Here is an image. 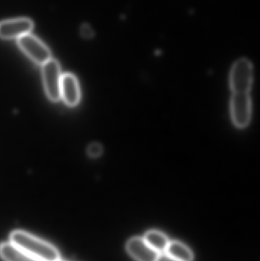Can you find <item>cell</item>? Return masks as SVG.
<instances>
[{"label": "cell", "instance_id": "obj_3", "mask_svg": "<svg viewBox=\"0 0 260 261\" xmlns=\"http://www.w3.org/2000/svg\"><path fill=\"white\" fill-rule=\"evenodd\" d=\"M42 77L47 97L53 102L61 99V70L59 62L50 58L42 65Z\"/></svg>", "mask_w": 260, "mask_h": 261}, {"label": "cell", "instance_id": "obj_1", "mask_svg": "<svg viewBox=\"0 0 260 261\" xmlns=\"http://www.w3.org/2000/svg\"><path fill=\"white\" fill-rule=\"evenodd\" d=\"M9 242L40 261H59L61 254L52 244L27 231L15 230L9 236Z\"/></svg>", "mask_w": 260, "mask_h": 261}, {"label": "cell", "instance_id": "obj_9", "mask_svg": "<svg viewBox=\"0 0 260 261\" xmlns=\"http://www.w3.org/2000/svg\"><path fill=\"white\" fill-rule=\"evenodd\" d=\"M0 257L3 261H40L9 242L0 244Z\"/></svg>", "mask_w": 260, "mask_h": 261}, {"label": "cell", "instance_id": "obj_15", "mask_svg": "<svg viewBox=\"0 0 260 261\" xmlns=\"http://www.w3.org/2000/svg\"><path fill=\"white\" fill-rule=\"evenodd\" d=\"M59 261H67V260H60Z\"/></svg>", "mask_w": 260, "mask_h": 261}, {"label": "cell", "instance_id": "obj_4", "mask_svg": "<svg viewBox=\"0 0 260 261\" xmlns=\"http://www.w3.org/2000/svg\"><path fill=\"white\" fill-rule=\"evenodd\" d=\"M232 120L235 126L244 128L251 119L252 104L250 93H233L230 100Z\"/></svg>", "mask_w": 260, "mask_h": 261}, {"label": "cell", "instance_id": "obj_13", "mask_svg": "<svg viewBox=\"0 0 260 261\" xmlns=\"http://www.w3.org/2000/svg\"><path fill=\"white\" fill-rule=\"evenodd\" d=\"M80 33L81 35L85 38H91L94 35L93 29L87 24H82L80 29Z\"/></svg>", "mask_w": 260, "mask_h": 261}, {"label": "cell", "instance_id": "obj_14", "mask_svg": "<svg viewBox=\"0 0 260 261\" xmlns=\"http://www.w3.org/2000/svg\"><path fill=\"white\" fill-rule=\"evenodd\" d=\"M156 261H178L174 259V257H170V256L168 255L166 253H162V254H160L157 257V260Z\"/></svg>", "mask_w": 260, "mask_h": 261}, {"label": "cell", "instance_id": "obj_7", "mask_svg": "<svg viewBox=\"0 0 260 261\" xmlns=\"http://www.w3.org/2000/svg\"><path fill=\"white\" fill-rule=\"evenodd\" d=\"M127 251L137 261H156L159 254L143 238L135 237L127 243Z\"/></svg>", "mask_w": 260, "mask_h": 261}, {"label": "cell", "instance_id": "obj_2", "mask_svg": "<svg viewBox=\"0 0 260 261\" xmlns=\"http://www.w3.org/2000/svg\"><path fill=\"white\" fill-rule=\"evenodd\" d=\"M253 66L245 58L238 60L230 70V86L233 93H250L253 84Z\"/></svg>", "mask_w": 260, "mask_h": 261}, {"label": "cell", "instance_id": "obj_8", "mask_svg": "<svg viewBox=\"0 0 260 261\" xmlns=\"http://www.w3.org/2000/svg\"><path fill=\"white\" fill-rule=\"evenodd\" d=\"M61 98L69 107H75L79 102L80 98L79 83L73 74L66 73L61 77Z\"/></svg>", "mask_w": 260, "mask_h": 261}, {"label": "cell", "instance_id": "obj_6", "mask_svg": "<svg viewBox=\"0 0 260 261\" xmlns=\"http://www.w3.org/2000/svg\"><path fill=\"white\" fill-rule=\"evenodd\" d=\"M34 28L33 21L27 18L6 20L0 22V38L18 39L30 34Z\"/></svg>", "mask_w": 260, "mask_h": 261}, {"label": "cell", "instance_id": "obj_12", "mask_svg": "<svg viewBox=\"0 0 260 261\" xmlns=\"http://www.w3.org/2000/svg\"><path fill=\"white\" fill-rule=\"evenodd\" d=\"M87 153H88L89 156L91 158H98L100 156L102 153V147L101 144H98V143H93L90 144L87 149Z\"/></svg>", "mask_w": 260, "mask_h": 261}, {"label": "cell", "instance_id": "obj_10", "mask_svg": "<svg viewBox=\"0 0 260 261\" xmlns=\"http://www.w3.org/2000/svg\"><path fill=\"white\" fill-rule=\"evenodd\" d=\"M166 254L178 261H192L193 254L187 246L177 241L169 242Z\"/></svg>", "mask_w": 260, "mask_h": 261}, {"label": "cell", "instance_id": "obj_5", "mask_svg": "<svg viewBox=\"0 0 260 261\" xmlns=\"http://www.w3.org/2000/svg\"><path fill=\"white\" fill-rule=\"evenodd\" d=\"M18 44L22 51L36 64L43 65L51 58L48 47L32 34L18 38Z\"/></svg>", "mask_w": 260, "mask_h": 261}, {"label": "cell", "instance_id": "obj_11", "mask_svg": "<svg viewBox=\"0 0 260 261\" xmlns=\"http://www.w3.org/2000/svg\"><path fill=\"white\" fill-rule=\"evenodd\" d=\"M143 239L158 254L165 253L169 242L167 237L163 233L156 230L148 231Z\"/></svg>", "mask_w": 260, "mask_h": 261}]
</instances>
